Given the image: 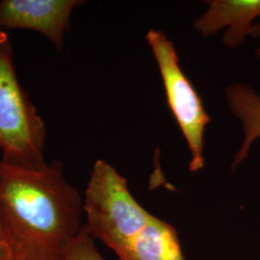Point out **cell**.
Instances as JSON below:
<instances>
[{"label":"cell","mask_w":260,"mask_h":260,"mask_svg":"<svg viewBox=\"0 0 260 260\" xmlns=\"http://www.w3.org/2000/svg\"><path fill=\"white\" fill-rule=\"evenodd\" d=\"M83 215V198L60 162L25 168L0 161V224L12 260H65Z\"/></svg>","instance_id":"obj_1"},{"label":"cell","mask_w":260,"mask_h":260,"mask_svg":"<svg viewBox=\"0 0 260 260\" xmlns=\"http://www.w3.org/2000/svg\"><path fill=\"white\" fill-rule=\"evenodd\" d=\"M46 142V122L19 82L11 40L0 30V161L45 167Z\"/></svg>","instance_id":"obj_2"},{"label":"cell","mask_w":260,"mask_h":260,"mask_svg":"<svg viewBox=\"0 0 260 260\" xmlns=\"http://www.w3.org/2000/svg\"><path fill=\"white\" fill-rule=\"evenodd\" d=\"M146 38L162 77L168 106L191 152L189 170L196 173L205 166L204 135L210 117L193 84L181 70L174 43L164 32L155 29H149Z\"/></svg>","instance_id":"obj_3"},{"label":"cell","mask_w":260,"mask_h":260,"mask_svg":"<svg viewBox=\"0 0 260 260\" xmlns=\"http://www.w3.org/2000/svg\"><path fill=\"white\" fill-rule=\"evenodd\" d=\"M79 0H1L0 30L27 29L42 34L61 51Z\"/></svg>","instance_id":"obj_4"},{"label":"cell","mask_w":260,"mask_h":260,"mask_svg":"<svg viewBox=\"0 0 260 260\" xmlns=\"http://www.w3.org/2000/svg\"><path fill=\"white\" fill-rule=\"evenodd\" d=\"M205 13L196 19L194 28L204 37L223 28V44L229 48L240 47L250 35L253 20L260 16V0H212Z\"/></svg>","instance_id":"obj_5"},{"label":"cell","mask_w":260,"mask_h":260,"mask_svg":"<svg viewBox=\"0 0 260 260\" xmlns=\"http://www.w3.org/2000/svg\"><path fill=\"white\" fill-rule=\"evenodd\" d=\"M116 256L118 260H186L176 228L156 216Z\"/></svg>","instance_id":"obj_6"},{"label":"cell","mask_w":260,"mask_h":260,"mask_svg":"<svg viewBox=\"0 0 260 260\" xmlns=\"http://www.w3.org/2000/svg\"><path fill=\"white\" fill-rule=\"evenodd\" d=\"M224 95L231 111L241 121L245 135L232 164L234 172L247 159L251 145L260 137V95L251 86L241 83L229 86Z\"/></svg>","instance_id":"obj_7"},{"label":"cell","mask_w":260,"mask_h":260,"mask_svg":"<svg viewBox=\"0 0 260 260\" xmlns=\"http://www.w3.org/2000/svg\"><path fill=\"white\" fill-rule=\"evenodd\" d=\"M65 260H107L100 252L94 239L88 233L85 224L79 234L70 244Z\"/></svg>","instance_id":"obj_8"},{"label":"cell","mask_w":260,"mask_h":260,"mask_svg":"<svg viewBox=\"0 0 260 260\" xmlns=\"http://www.w3.org/2000/svg\"><path fill=\"white\" fill-rule=\"evenodd\" d=\"M0 260H12V254H11L9 246L5 239L1 224H0Z\"/></svg>","instance_id":"obj_9"},{"label":"cell","mask_w":260,"mask_h":260,"mask_svg":"<svg viewBox=\"0 0 260 260\" xmlns=\"http://www.w3.org/2000/svg\"><path fill=\"white\" fill-rule=\"evenodd\" d=\"M250 35L254 38H260V22L252 25L250 32Z\"/></svg>","instance_id":"obj_10"},{"label":"cell","mask_w":260,"mask_h":260,"mask_svg":"<svg viewBox=\"0 0 260 260\" xmlns=\"http://www.w3.org/2000/svg\"><path fill=\"white\" fill-rule=\"evenodd\" d=\"M254 54H255V56H256L257 58H259L260 59V47H258V48H256V49H255V51H254Z\"/></svg>","instance_id":"obj_11"}]
</instances>
